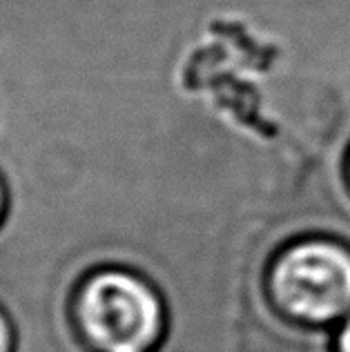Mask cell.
Masks as SVG:
<instances>
[{"label":"cell","mask_w":350,"mask_h":352,"mask_svg":"<svg viewBox=\"0 0 350 352\" xmlns=\"http://www.w3.org/2000/svg\"><path fill=\"white\" fill-rule=\"evenodd\" d=\"M0 352H14V332L3 312H0Z\"/></svg>","instance_id":"cell-3"},{"label":"cell","mask_w":350,"mask_h":352,"mask_svg":"<svg viewBox=\"0 0 350 352\" xmlns=\"http://www.w3.org/2000/svg\"><path fill=\"white\" fill-rule=\"evenodd\" d=\"M337 352H350V319L346 321V326L342 328V332H339Z\"/></svg>","instance_id":"cell-4"},{"label":"cell","mask_w":350,"mask_h":352,"mask_svg":"<svg viewBox=\"0 0 350 352\" xmlns=\"http://www.w3.org/2000/svg\"><path fill=\"white\" fill-rule=\"evenodd\" d=\"M74 323L91 352H152L163 332V305L132 272L100 270L74 296Z\"/></svg>","instance_id":"cell-1"},{"label":"cell","mask_w":350,"mask_h":352,"mask_svg":"<svg viewBox=\"0 0 350 352\" xmlns=\"http://www.w3.org/2000/svg\"><path fill=\"white\" fill-rule=\"evenodd\" d=\"M5 206H7V201H5V188H3V181H0V219H3Z\"/></svg>","instance_id":"cell-5"},{"label":"cell","mask_w":350,"mask_h":352,"mask_svg":"<svg viewBox=\"0 0 350 352\" xmlns=\"http://www.w3.org/2000/svg\"><path fill=\"white\" fill-rule=\"evenodd\" d=\"M270 285L290 317L335 321L350 312V252L330 241H303L277 258Z\"/></svg>","instance_id":"cell-2"}]
</instances>
